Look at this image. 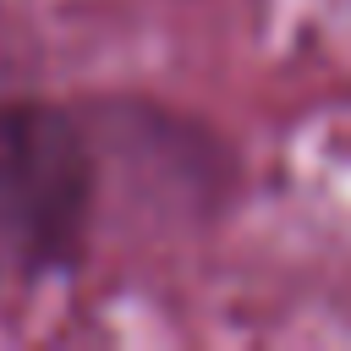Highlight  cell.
<instances>
[{
    "mask_svg": "<svg viewBox=\"0 0 351 351\" xmlns=\"http://www.w3.org/2000/svg\"><path fill=\"white\" fill-rule=\"evenodd\" d=\"M99 208V159L77 115L44 99L0 104V247L27 274L82 263Z\"/></svg>",
    "mask_w": 351,
    "mask_h": 351,
    "instance_id": "6da1fadb",
    "label": "cell"
}]
</instances>
